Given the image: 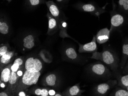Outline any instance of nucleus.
<instances>
[{
    "label": "nucleus",
    "mask_w": 128,
    "mask_h": 96,
    "mask_svg": "<svg viewBox=\"0 0 128 96\" xmlns=\"http://www.w3.org/2000/svg\"><path fill=\"white\" fill-rule=\"evenodd\" d=\"M10 27L8 22L6 20L4 16H2L0 21V33L3 35H7L9 33Z\"/></svg>",
    "instance_id": "dca6fc26"
},
{
    "label": "nucleus",
    "mask_w": 128,
    "mask_h": 96,
    "mask_svg": "<svg viewBox=\"0 0 128 96\" xmlns=\"http://www.w3.org/2000/svg\"><path fill=\"white\" fill-rule=\"evenodd\" d=\"M48 31L49 34H52L55 33L58 29V24L56 20L52 14L48 13Z\"/></svg>",
    "instance_id": "ddd939ff"
},
{
    "label": "nucleus",
    "mask_w": 128,
    "mask_h": 96,
    "mask_svg": "<svg viewBox=\"0 0 128 96\" xmlns=\"http://www.w3.org/2000/svg\"><path fill=\"white\" fill-rule=\"evenodd\" d=\"M41 75L40 72H32L26 70L24 74L19 79L16 88L15 94L23 91L28 87L36 84Z\"/></svg>",
    "instance_id": "f257e3e1"
},
{
    "label": "nucleus",
    "mask_w": 128,
    "mask_h": 96,
    "mask_svg": "<svg viewBox=\"0 0 128 96\" xmlns=\"http://www.w3.org/2000/svg\"><path fill=\"white\" fill-rule=\"evenodd\" d=\"M55 96H62V95L59 94H57L55 95Z\"/></svg>",
    "instance_id": "e433bc0d"
},
{
    "label": "nucleus",
    "mask_w": 128,
    "mask_h": 96,
    "mask_svg": "<svg viewBox=\"0 0 128 96\" xmlns=\"http://www.w3.org/2000/svg\"><path fill=\"white\" fill-rule=\"evenodd\" d=\"M57 3L59 5L63 6L64 5L66 4L69 2L70 0H55Z\"/></svg>",
    "instance_id": "c85d7f7f"
},
{
    "label": "nucleus",
    "mask_w": 128,
    "mask_h": 96,
    "mask_svg": "<svg viewBox=\"0 0 128 96\" xmlns=\"http://www.w3.org/2000/svg\"><path fill=\"white\" fill-rule=\"evenodd\" d=\"M91 58L92 59H94L101 61V52H97V51L94 52L93 53L92 56Z\"/></svg>",
    "instance_id": "bb28decb"
},
{
    "label": "nucleus",
    "mask_w": 128,
    "mask_h": 96,
    "mask_svg": "<svg viewBox=\"0 0 128 96\" xmlns=\"http://www.w3.org/2000/svg\"><path fill=\"white\" fill-rule=\"evenodd\" d=\"M74 7L83 12L90 13L95 16L99 17L106 12L104 8H101L96 3H84L79 2L74 5Z\"/></svg>",
    "instance_id": "7ed1b4c3"
},
{
    "label": "nucleus",
    "mask_w": 128,
    "mask_h": 96,
    "mask_svg": "<svg viewBox=\"0 0 128 96\" xmlns=\"http://www.w3.org/2000/svg\"><path fill=\"white\" fill-rule=\"evenodd\" d=\"M123 70V74H126L128 73V59Z\"/></svg>",
    "instance_id": "c756f323"
},
{
    "label": "nucleus",
    "mask_w": 128,
    "mask_h": 96,
    "mask_svg": "<svg viewBox=\"0 0 128 96\" xmlns=\"http://www.w3.org/2000/svg\"><path fill=\"white\" fill-rule=\"evenodd\" d=\"M110 30L108 28L100 30L96 35V41L99 44L105 43L108 41L110 38Z\"/></svg>",
    "instance_id": "9d476101"
},
{
    "label": "nucleus",
    "mask_w": 128,
    "mask_h": 96,
    "mask_svg": "<svg viewBox=\"0 0 128 96\" xmlns=\"http://www.w3.org/2000/svg\"><path fill=\"white\" fill-rule=\"evenodd\" d=\"M12 64H10L6 66L1 71L0 80L5 83H7L9 81L11 73V67Z\"/></svg>",
    "instance_id": "4468645a"
},
{
    "label": "nucleus",
    "mask_w": 128,
    "mask_h": 96,
    "mask_svg": "<svg viewBox=\"0 0 128 96\" xmlns=\"http://www.w3.org/2000/svg\"><path fill=\"white\" fill-rule=\"evenodd\" d=\"M44 2V0H25V3L30 7H37Z\"/></svg>",
    "instance_id": "b1692460"
},
{
    "label": "nucleus",
    "mask_w": 128,
    "mask_h": 96,
    "mask_svg": "<svg viewBox=\"0 0 128 96\" xmlns=\"http://www.w3.org/2000/svg\"><path fill=\"white\" fill-rule=\"evenodd\" d=\"M83 91L80 90V86L78 85H76L70 87L68 90V91L66 92V95L67 94L69 96H77L80 95L83 92Z\"/></svg>",
    "instance_id": "6ab92c4d"
},
{
    "label": "nucleus",
    "mask_w": 128,
    "mask_h": 96,
    "mask_svg": "<svg viewBox=\"0 0 128 96\" xmlns=\"http://www.w3.org/2000/svg\"><path fill=\"white\" fill-rule=\"evenodd\" d=\"M23 64V61L22 59L20 58L16 59L14 61V63L12 64L11 67L12 71L16 72L19 69L21 68Z\"/></svg>",
    "instance_id": "5701e85b"
},
{
    "label": "nucleus",
    "mask_w": 128,
    "mask_h": 96,
    "mask_svg": "<svg viewBox=\"0 0 128 96\" xmlns=\"http://www.w3.org/2000/svg\"><path fill=\"white\" fill-rule=\"evenodd\" d=\"M65 54L67 57L71 60H75L78 57L77 54L75 49L72 47L68 48L65 51Z\"/></svg>",
    "instance_id": "412c9836"
},
{
    "label": "nucleus",
    "mask_w": 128,
    "mask_h": 96,
    "mask_svg": "<svg viewBox=\"0 0 128 96\" xmlns=\"http://www.w3.org/2000/svg\"><path fill=\"white\" fill-rule=\"evenodd\" d=\"M128 59V38H126L122 46V54L120 63L121 69H123Z\"/></svg>",
    "instance_id": "f8f14e48"
},
{
    "label": "nucleus",
    "mask_w": 128,
    "mask_h": 96,
    "mask_svg": "<svg viewBox=\"0 0 128 96\" xmlns=\"http://www.w3.org/2000/svg\"><path fill=\"white\" fill-rule=\"evenodd\" d=\"M126 90L128 91V86L127 87V88H126Z\"/></svg>",
    "instance_id": "4c0bfd02"
},
{
    "label": "nucleus",
    "mask_w": 128,
    "mask_h": 96,
    "mask_svg": "<svg viewBox=\"0 0 128 96\" xmlns=\"http://www.w3.org/2000/svg\"><path fill=\"white\" fill-rule=\"evenodd\" d=\"M90 71L94 76L99 78H109L111 75L109 69L103 64L98 61L92 64L90 67Z\"/></svg>",
    "instance_id": "20e7f679"
},
{
    "label": "nucleus",
    "mask_w": 128,
    "mask_h": 96,
    "mask_svg": "<svg viewBox=\"0 0 128 96\" xmlns=\"http://www.w3.org/2000/svg\"><path fill=\"white\" fill-rule=\"evenodd\" d=\"M25 68L26 70L30 71L39 72L42 69V63L38 59L31 57L26 61Z\"/></svg>",
    "instance_id": "0eeeda50"
},
{
    "label": "nucleus",
    "mask_w": 128,
    "mask_h": 96,
    "mask_svg": "<svg viewBox=\"0 0 128 96\" xmlns=\"http://www.w3.org/2000/svg\"><path fill=\"white\" fill-rule=\"evenodd\" d=\"M18 96H26V94H25L24 92H20L19 93H18Z\"/></svg>",
    "instance_id": "473e14b6"
},
{
    "label": "nucleus",
    "mask_w": 128,
    "mask_h": 96,
    "mask_svg": "<svg viewBox=\"0 0 128 96\" xmlns=\"http://www.w3.org/2000/svg\"><path fill=\"white\" fill-rule=\"evenodd\" d=\"M20 77L17 75L16 72L12 71L10 79L8 81V88L6 92L9 93V95H14L15 94L16 88L18 84Z\"/></svg>",
    "instance_id": "6e6552de"
},
{
    "label": "nucleus",
    "mask_w": 128,
    "mask_h": 96,
    "mask_svg": "<svg viewBox=\"0 0 128 96\" xmlns=\"http://www.w3.org/2000/svg\"><path fill=\"white\" fill-rule=\"evenodd\" d=\"M23 70H24V69H23L22 68V67L20 69H19L18 71L16 72L17 75H18L19 77H20V78L22 77L23 76V75H24V74H23V73H24Z\"/></svg>",
    "instance_id": "7c9ffc66"
},
{
    "label": "nucleus",
    "mask_w": 128,
    "mask_h": 96,
    "mask_svg": "<svg viewBox=\"0 0 128 96\" xmlns=\"http://www.w3.org/2000/svg\"><path fill=\"white\" fill-rule=\"evenodd\" d=\"M56 81V77L54 74H52L48 76L46 78V82L48 85L53 86L55 85Z\"/></svg>",
    "instance_id": "393cba45"
},
{
    "label": "nucleus",
    "mask_w": 128,
    "mask_h": 96,
    "mask_svg": "<svg viewBox=\"0 0 128 96\" xmlns=\"http://www.w3.org/2000/svg\"><path fill=\"white\" fill-rule=\"evenodd\" d=\"M118 84V80H109L107 82L99 84L94 89V96H106Z\"/></svg>",
    "instance_id": "39448f33"
},
{
    "label": "nucleus",
    "mask_w": 128,
    "mask_h": 96,
    "mask_svg": "<svg viewBox=\"0 0 128 96\" xmlns=\"http://www.w3.org/2000/svg\"><path fill=\"white\" fill-rule=\"evenodd\" d=\"M45 3L47 5L50 13L54 17L57 18L56 20H58L61 14V10L60 9L57 5L53 0L46 1L45 2Z\"/></svg>",
    "instance_id": "9b49d317"
},
{
    "label": "nucleus",
    "mask_w": 128,
    "mask_h": 96,
    "mask_svg": "<svg viewBox=\"0 0 128 96\" xmlns=\"http://www.w3.org/2000/svg\"><path fill=\"white\" fill-rule=\"evenodd\" d=\"M117 78L118 86L126 89L128 86V73L123 76L118 75Z\"/></svg>",
    "instance_id": "a211bd4d"
},
{
    "label": "nucleus",
    "mask_w": 128,
    "mask_h": 96,
    "mask_svg": "<svg viewBox=\"0 0 128 96\" xmlns=\"http://www.w3.org/2000/svg\"><path fill=\"white\" fill-rule=\"evenodd\" d=\"M34 36L32 34L28 35L23 39V46L28 49L32 48L34 46Z\"/></svg>",
    "instance_id": "f3484780"
},
{
    "label": "nucleus",
    "mask_w": 128,
    "mask_h": 96,
    "mask_svg": "<svg viewBox=\"0 0 128 96\" xmlns=\"http://www.w3.org/2000/svg\"><path fill=\"white\" fill-rule=\"evenodd\" d=\"M48 93L49 94L50 96H53V95H55V92L54 91V90H49Z\"/></svg>",
    "instance_id": "2f4dec72"
},
{
    "label": "nucleus",
    "mask_w": 128,
    "mask_h": 96,
    "mask_svg": "<svg viewBox=\"0 0 128 96\" xmlns=\"http://www.w3.org/2000/svg\"><path fill=\"white\" fill-rule=\"evenodd\" d=\"M98 51L96 35L93 36L92 41L80 46V51L82 52L93 53Z\"/></svg>",
    "instance_id": "1a4fd4ad"
},
{
    "label": "nucleus",
    "mask_w": 128,
    "mask_h": 96,
    "mask_svg": "<svg viewBox=\"0 0 128 96\" xmlns=\"http://www.w3.org/2000/svg\"><path fill=\"white\" fill-rule=\"evenodd\" d=\"M101 61L108 66L114 72L117 71L119 66V59L112 50L104 47L101 52Z\"/></svg>",
    "instance_id": "f03ea898"
},
{
    "label": "nucleus",
    "mask_w": 128,
    "mask_h": 96,
    "mask_svg": "<svg viewBox=\"0 0 128 96\" xmlns=\"http://www.w3.org/2000/svg\"><path fill=\"white\" fill-rule=\"evenodd\" d=\"M8 52V48L6 46H3L0 48V57H2Z\"/></svg>",
    "instance_id": "cd10ccee"
},
{
    "label": "nucleus",
    "mask_w": 128,
    "mask_h": 96,
    "mask_svg": "<svg viewBox=\"0 0 128 96\" xmlns=\"http://www.w3.org/2000/svg\"><path fill=\"white\" fill-rule=\"evenodd\" d=\"M14 55L13 51H8L6 54L0 57V63L1 65H6L10 63L11 59Z\"/></svg>",
    "instance_id": "aec40b11"
},
{
    "label": "nucleus",
    "mask_w": 128,
    "mask_h": 96,
    "mask_svg": "<svg viewBox=\"0 0 128 96\" xmlns=\"http://www.w3.org/2000/svg\"><path fill=\"white\" fill-rule=\"evenodd\" d=\"M0 87H2V88H4V87H5V84L3 83H1V84H0Z\"/></svg>",
    "instance_id": "f704fd0d"
},
{
    "label": "nucleus",
    "mask_w": 128,
    "mask_h": 96,
    "mask_svg": "<svg viewBox=\"0 0 128 96\" xmlns=\"http://www.w3.org/2000/svg\"><path fill=\"white\" fill-rule=\"evenodd\" d=\"M0 96H8V94L6 92H2L0 93Z\"/></svg>",
    "instance_id": "72a5a7b5"
},
{
    "label": "nucleus",
    "mask_w": 128,
    "mask_h": 96,
    "mask_svg": "<svg viewBox=\"0 0 128 96\" xmlns=\"http://www.w3.org/2000/svg\"><path fill=\"white\" fill-rule=\"evenodd\" d=\"M118 5L119 12L128 16V0H119Z\"/></svg>",
    "instance_id": "2eb2a0df"
},
{
    "label": "nucleus",
    "mask_w": 128,
    "mask_h": 96,
    "mask_svg": "<svg viewBox=\"0 0 128 96\" xmlns=\"http://www.w3.org/2000/svg\"><path fill=\"white\" fill-rule=\"evenodd\" d=\"M110 96H128V91L123 88H118L110 94Z\"/></svg>",
    "instance_id": "4be33fe9"
},
{
    "label": "nucleus",
    "mask_w": 128,
    "mask_h": 96,
    "mask_svg": "<svg viewBox=\"0 0 128 96\" xmlns=\"http://www.w3.org/2000/svg\"><path fill=\"white\" fill-rule=\"evenodd\" d=\"M125 21L123 14L114 11L111 12V26L109 30L110 34L122 25Z\"/></svg>",
    "instance_id": "423d86ee"
},
{
    "label": "nucleus",
    "mask_w": 128,
    "mask_h": 96,
    "mask_svg": "<svg viewBox=\"0 0 128 96\" xmlns=\"http://www.w3.org/2000/svg\"><path fill=\"white\" fill-rule=\"evenodd\" d=\"M5 0V1H7L8 3H10L12 1V0Z\"/></svg>",
    "instance_id": "c9c22d12"
},
{
    "label": "nucleus",
    "mask_w": 128,
    "mask_h": 96,
    "mask_svg": "<svg viewBox=\"0 0 128 96\" xmlns=\"http://www.w3.org/2000/svg\"><path fill=\"white\" fill-rule=\"evenodd\" d=\"M34 94L38 96H47L48 95L49 93L47 90L46 89H38L36 90L34 92Z\"/></svg>",
    "instance_id": "a878e982"
}]
</instances>
